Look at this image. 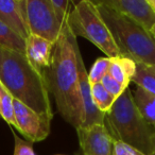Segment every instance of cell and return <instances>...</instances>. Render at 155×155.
Wrapping results in <instances>:
<instances>
[{"mask_svg":"<svg viewBox=\"0 0 155 155\" xmlns=\"http://www.w3.org/2000/svg\"><path fill=\"white\" fill-rule=\"evenodd\" d=\"M77 37L68 25L63 26L62 32L54 44L51 64L45 71L48 89L55 100L58 113L71 125L79 129L82 121V104L79 91Z\"/></svg>","mask_w":155,"mask_h":155,"instance_id":"obj_1","label":"cell"},{"mask_svg":"<svg viewBox=\"0 0 155 155\" xmlns=\"http://www.w3.org/2000/svg\"><path fill=\"white\" fill-rule=\"evenodd\" d=\"M75 130L82 155H113L114 139L105 125L95 124Z\"/></svg>","mask_w":155,"mask_h":155,"instance_id":"obj_9","label":"cell"},{"mask_svg":"<svg viewBox=\"0 0 155 155\" xmlns=\"http://www.w3.org/2000/svg\"><path fill=\"white\" fill-rule=\"evenodd\" d=\"M105 127L114 140L125 142L146 155L152 154V137L155 130L139 113L129 87L105 114Z\"/></svg>","mask_w":155,"mask_h":155,"instance_id":"obj_3","label":"cell"},{"mask_svg":"<svg viewBox=\"0 0 155 155\" xmlns=\"http://www.w3.org/2000/svg\"><path fill=\"white\" fill-rule=\"evenodd\" d=\"M132 82L155 96V71L150 66L136 63V73Z\"/></svg>","mask_w":155,"mask_h":155,"instance_id":"obj_16","label":"cell"},{"mask_svg":"<svg viewBox=\"0 0 155 155\" xmlns=\"http://www.w3.org/2000/svg\"><path fill=\"white\" fill-rule=\"evenodd\" d=\"M14 116L17 129L30 141L46 139L51 129L52 117L38 114L18 100L14 99Z\"/></svg>","mask_w":155,"mask_h":155,"instance_id":"obj_7","label":"cell"},{"mask_svg":"<svg viewBox=\"0 0 155 155\" xmlns=\"http://www.w3.org/2000/svg\"><path fill=\"white\" fill-rule=\"evenodd\" d=\"M95 3L110 31L121 56L147 66H155V39L151 33L130 17L100 1H95Z\"/></svg>","mask_w":155,"mask_h":155,"instance_id":"obj_4","label":"cell"},{"mask_svg":"<svg viewBox=\"0 0 155 155\" xmlns=\"http://www.w3.org/2000/svg\"><path fill=\"white\" fill-rule=\"evenodd\" d=\"M27 17L31 34L55 44L64 25L55 16L50 0H26Z\"/></svg>","mask_w":155,"mask_h":155,"instance_id":"obj_6","label":"cell"},{"mask_svg":"<svg viewBox=\"0 0 155 155\" xmlns=\"http://www.w3.org/2000/svg\"><path fill=\"white\" fill-rule=\"evenodd\" d=\"M101 84L103 85V87L105 88V91H107L108 94H110L112 96H114L116 99L120 97V96L123 94V91L127 89L125 87H123L120 83L117 82L115 79H113L108 73L103 78V79H102Z\"/></svg>","mask_w":155,"mask_h":155,"instance_id":"obj_21","label":"cell"},{"mask_svg":"<svg viewBox=\"0 0 155 155\" xmlns=\"http://www.w3.org/2000/svg\"><path fill=\"white\" fill-rule=\"evenodd\" d=\"M14 140H15V147H14L13 155H36L31 142L21 139L15 133H14Z\"/></svg>","mask_w":155,"mask_h":155,"instance_id":"obj_22","label":"cell"},{"mask_svg":"<svg viewBox=\"0 0 155 155\" xmlns=\"http://www.w3.org/2000/svg\"><path fill=\"white\" fill-rule=\"evenodd\" d=\"M0 46L26 54V41L0 20Z\"/></svg>","mask_w":155,"mask_h":155,"instance_id":"obj_15","label":"cell"},{"mask_svg":"<svg viewBox=\"0 0 155 155\" xmlns=\"http://www.w3.org/2000/svg\"><path fill=\"white\" fill-rule=\"evenodd\" d=\"M51 1L52 8L55 13V16L61 25H65L67 21V18L72 10L71 2L68 0H50Z\"/></svg>","mask_w":155,"mask_h":155,"instance_id":"obj_20","label":"cell"},{"mask_svg":"<svg viewBox=\"0 0 155 155\" xmlns=\"http://www.w3.org/2000/svg\"><path fill=\"white\" fill-rule=\"evenodd\" d=\"M0 20L25 41L31 35L26 0H0Z\"/></svg>","mask_w":155,"mask_h":155,"instance_id":"obj_11","label":"cell"},{"mask_svg":"<svg viewBox=\"0 0 155 155\" xmlns=\"http://www.w3.org/2000/svg\"><path fill=\"white\" fill-rule=\"evenodd\" d=\"M151 155H155V132L152 137V154Z\"/></svg>","mask_w":155,"mask_h":155,"instance_id":"obj_24","label":"cell"},{"mask_svg":"<svg viewBox=\"0 0 155 155\" xmlns=\"http://www.w3.org/2000/svg\"><path fill=\"white\" fill-rule=\"evenodd\" d=\"M14 98L0 82V117L13 127L17 129L14 116Z\"/></svg>","mask_w":155,"mask_h":155,"instance_id":"obj_17","label":"cell"},{"mask_svg":"<svg viewBox=\"0 0 155 155\" xmlns=\"http://www.w3.org/2000/svg\"><path fill=\"white\" fill-rule=\"evenodd\" d=\"M0 82L14 99L53 118L45 75L33 68L26 54L0 46Z\"/></svg>","mask_w":155,"mask_h":155,"instance_id":"obj_2","label":"cell"},{"mask_svg":"<svg viewBox=\"0 0 155 155\" xmlns=\"http://www.w3.org/2000/svg\"><path fill=\"white\" fill-rule=\"evenodd\" d=\"M151 68H152V69H153V70H154V71H155V66H153V67H151Z\"/></svg>","mask_w":155,"mask_h":155,"instance_id":"obj_26","label":"cell"},{"mask_svg":"<svg viewBox=\"0 0 155 155\" xmlns=\"http://www.w3.org/2000/svg\"><path fill=\"white\" fill-rule=\"evenodd\" d=\"M133 97L141 116L155 130V96L137 86Z\"/></svg>","mask_w":155,"mask_h":155,"instance_id":"obj_14","label":"cell"},{"mask_svg":"<svg viewBox=\"0 0 155 155\" xmlns=\"http://www.w3.org/2000/svg\"><path fill=\"white\" fill-rule=\"evenodd\" d=\"M100 2L130 17L149 32L155 25V10L149 0H101Z\"/></svg>","mask_w":155,"mask_h":155,"instance_id":"obj_10","label":"cell"},{"mask_svg":"<svg viewBox=\"0 0 155 155\" xmlns=\"http://www.w3.org/2000/svg\"><path fill=\"white\" fill-rule=\"evenodd\" d=\"M54 44L49 41L31 34L26 39V56L33 68L44 74L51 64ZM45 75V74H44Z\"/></svg>","mask_w":155,"mask_h":155,"instance_id":"obj_12","label":"cell"},{"mask_svg":"<svg viewBox=\"0 0 155 155\" xmlns=\"http://www.w3.org/2000/svg\"><path fill=\"white\" fill-rule=\"evenodd\" d=\"M113 155H146L141 151L134 147L122 142L120 140H114V153Z\"/></svg>","mask_w":155,"mask_h":155,"instance_id":"obj_23","label":"cell"},{"mask_svg":"<svg viewBox=\"0 0 155 155\" xmlns=\"http://www.w3.org/2000/svg\"><path fill=\"white\" fill-rule=\"evenodd\" d=\"M136 73V62L125 56L112 58L108 74L119 82L123 87L127 88Z\"/></svg>","mask_w":155,"mask_h":155,"instance_id":"obj_13","label":"cell"},{"mask_svg":"<svg viewBox=\"0 0 155 155\" xmlns=\"http://www.w3.org/2000/svg\"><path fill=\"white\" fill-rule=\"evenodd\" d=\"M91 97H93L96 106L103 114L110 112V110L116 101V98L108 94L101 83L91 85Z\"/></svg>","mask_w":155,"mask_h":155,"instance_id":"obj_18","label":"cell"},{"mask_svg":"<svg viewBox=\"0 0 155 155\" xmlns=\"http://www.w3.org/2000/svg\"><path fill=\"white\" fill-rule=\"evenodd\" d=\"M150 33H151V35H152V36L154 37V39H155V25H154V26H153V28L151 29Z\"/></svg>","mask_w":155,"mask_h":155,"instance_id":"obj_25","label":"cell"},{"mask_svg":"<svg viewBox=\"0 0 155 155\" xmlns=\"http://www.w3.org/2000/svg\"><path fill=\"white\" fill-rule=\"evenodd\" d=\"M110 62H112V58H107V56L99 58L96 60V62L91 66V69L88 73V80L91 85L101 83L102 79L108 73Z\"/></svg>","mask_w":155,"mask_h":155,"instance_id":"obj_19","label":"cell"},{"mask_svg":"<svg viewBox=\"0 0 155 155\" xmlns=\"http://www.w3.org/2000/svg\"><path fill=\"white\" fill-rule=\"evenodd\" d=\"M67 25L75 37L86 38L99 48L107 58H115L121 56L95 1L82 0L73 5L67 18Z\"/></svg>","mask_w":155,"mask_h":155,"instance_id":"obj_5","label":"cell"},{"mask_svg":"<svg viewBox=\"0 0 155 155\" xmlns=\"http://www.w3.org/2000/svg\"><path fill=\"white\" fill-rule=\"evenodd\" d=\"M78 74H79V91L82 104V121L80 127H87L95 124L105 125V114L100 112L91 97V85L88 80V72L85 68L80 48L77 49Z\"/></svg>","mask_w":155,"mask_h":155,"instance_id":"obj_8","label":"cell"}]
</instances>
